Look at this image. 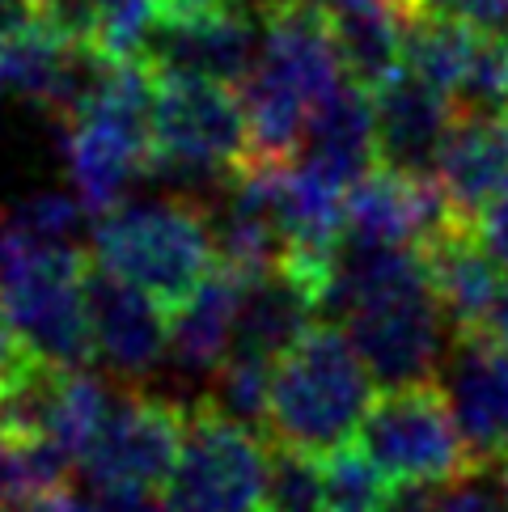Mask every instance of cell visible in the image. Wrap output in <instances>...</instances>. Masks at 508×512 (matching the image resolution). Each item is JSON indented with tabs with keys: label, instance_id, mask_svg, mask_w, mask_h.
Returning <instances> with one entry per match:
<instances>
[{
	"label": "cell",
	"instance_id": "1",
	"mask_svg": "<svg viewBox=\"0 0 508 512\" xmlns=\"http://www.w3.org/2000/svg\"><path fill=\"white\" fill-rule=\"evenodd\" d=\"M322 318L348 331L377 386H424L445 360V309L424 254L343 237L322 288Z\"/></svg>",
	"mask_w": 508,
	"mask_h": 512
},
{
	"label": "cell",
	"instance_id": "2",
	"mask_svg": "<svg viewBox=\"0 0 508 512\" xmlns=\"http://www.w3.org/2000/svg\"><path fill=\"white\" fill-rule=\"evenodd\" d=\"M259 60L242 81L250 166H288L301 153L314 106L348 81L335 26L318 0H259Z\"/></svg>",
	"mask_w": 508,
	"mask_h": 512
},
{
	"label": "cell",
	"instance_id": "3",
	"mask_svg": "<svg viewBox=\"0 0 508 512\" xmlns=\"http://www.w3.org/2000/svg\"><path fill=\"white\" fill-rule=\"evenodd\" d=\"M373 398V373L365 369L348 331L335 322H318L276 364L267 436L276 445L326 457L356 441Z\"/></svg>",
	"mask_w": 508,
	"mask_h": 512
},
{
	"label": "cell",
	"instance_id": "4",
	"mask_svg": "<svg viewBox=\"0 0 508 512\" xmlns=\"http://www.w3.org/2000/svg\"><path fill=\"white\" fill-rule=\"evenodd\" d=\"M89 250L94 263L132 280L166 309L183 305L216 267L208 208L183 195L123 199L119 208L94 216Z\"/></svg>",
	"mask_w": 508,
	"mask_h": 512
},
{
	"label": "cell",
	"instance_id": "5",
	"mask_svg": "<svg viewBox=\"0 0 508 512\" xmlns=\"http://www.w3.org/2000/svg\"><path fill=\"white\" fill-rule=\"evenodd\" d=\"M153 94L157 72L144 60H115L111 77L85 111L64 123V161L81 204L102 216L123 204L153 161Z\"/></svg>",
	"mask_w": 508,
	"mask_h": 512
},
{
	"label": "cell",
	"instance_id": "6",
	"mask_svg": "<svg viewBox=\"0 0 508 512\" xmlns=\"http://www.w3.org/2000/svg\"><path fill=\"white\" fill-rule=\"evenodd\" d=\"M250 166V123L242 94L221 81L157 77L149 178L187 182L191 191L225 182Z\"/></svg>",
	"mask_w": 508,
	"mask_h": 512
},
{
	"label": "cell",
	"instance_id": "7",
	"mask_svg": "<svg viewBox=\"0 0 508 512\" xmlns=\"http://www.w3.org/2000/svg\"><path fill=\"white\" fill-rule=\"evenodd\" d=\"M85 263L81 250H30L13 242V259L0 271V314L34 360L56 369H85L94 360Z\"/></svg>",
	"mask_w": 508,
	"mask_h": 512
},
{
	"label": "cell",
	"instance_id": "8",
	"mask_svg": "<svg viewBox=\"0 0 508 512\" xmlns=\"http://www.w3.org/2000/svg\"><path fill=\"white\" fill-rule=\"evenodd\" d=\"M352 445L390 483H453L479 470L437 381L381 390Z\"/></svg>",
	"mask_w": 508,
	"mask_h": 512
},
{
	"label": "cell",
	"instance_id": "9",
	"mask_svg": "<svg viewBox=\"0 0 508 512\" xmlns=\"http://www.w3.org/2000/svg\"><path fill=\"white\" fill-rule=\"evenodd\" d=\"M267 453L259 432L233 424L208 398L187 407L183 453H178L170 500L195 512H259Z\"/></svg>",
	"mask_w": 508,
	"mask_h": 512
},
{
	"label": "cell",
	"instance_id": "10",
	"mask_svg": "<svg viewBox=\"0 0 508 512\" xmlns=\"http://www.w3.org/2000/svg\"><path fill=\"white\" fill-rule=\"evenodd\" d=\"M187 407L161 394L119 390L98 436L89 441L81 470L89 487H170L178 453H183Z\"/></svg>",
	"mask_w": 508,
	"mask_h": 512
},
{
	"label": "cell",
	"instance_id": "11",
	"mask_svg": "<svg viewBox=\"0 0 508 512\" xmlns=\"http://www.w3.org/2000/svg\"><path fill=\"white\" fill-rule=\"evenodd\" d=\"M85 314L94 356L111 377L140 381L170 360V309L102 263H85Z\"/></svg>",
	"mask_w": 508,
	"mask_h": 512
},
{
	"label": "cell",
	"instance_id": "12",
	"mask_svg": "<svg viewBox=\"0 0 508 512\" xmlns=\"http://www.w3.org/2000/svg\"><path fill=\"white\" fill-rule=\"evenodd\" d=\"M445 398L458 419V432L475 457V466H492L508 457V352L479 331L453 335L445 356Z\"/></svg>",
	"mask_w": 508,
	"mask_h": 512
},
{
	"label": "cell",
	"instance_id": "13",
	"mask_svg": "<svg viewBox=\"0 0 508 512\" xmlns=\"http://www.w3.org/2000/svg\"><path fill=\"white\" fill-rule=\"evenodd\" d=\"M462 221L445 199L437 178L398 174L386 166H373L365 178L348 187V225L343 237L373 246H411L420 250L432 233Z\"/></svg>",
	"mask_w": 508,
	"mask_h": 512
},
{
	"label": "cell",
	"instance_id": "14",
	"mask_svg": "<svg viewBox=\"0 0 508 512\" xmlns=\"http://www.w3.org/2000/svg\"><path fill=\"white\" fill-rule=\"evenodd\" d=\"M373 119H377V166L432 178L445 153V140L458 123L453 102L437 85L415 77L411 68H398L390 81L373 89Z\"/></svg>",
	"mask_w": 508,
	"mask_h": 512
},
{
	"label": "cell",
	"instance_id": "15",
	"mask_svg": "<svg viewBox=\"0 0 508 512\" xmlns=\"http://www.w3.org/2000/svg\"><path fill=\"white\" fill-rule=\"evenodd\" d=\"M318 314H322V280L314 271L288 259L254 271L242 288L233 352L280 364V356H288L318 326Z\"/></svg>",
	"mask_w": 508,
	"mask_h": 512
},
{
	"label": "cell",
	"instance_id": "16",
	"mask_svg": "<svg viewBox=\"0 0 508 512\" xmlns=\"http://www.w3.org/2000/svg\"><path fill=\"white\" fill-rule=\"evenodd\" d=\"M428 280L453 326V335H479L492 326L500 301L508 297L504 267L483 250L470 221H453L420 246Z\"/></svg>",
	"mask_w": 508,
	"mask_h": 512
},
{
	"label": "cell",
	"instance_id": "17",
	"mask_svg": "<svg viewBox=\"0 0 508 512\" xmlns=\"http://www.w3.org/2000/svg\"><path fill=\"white\" fill-rule=\"evenodd\" d=\"M297 161L310 166L314 174L331 178L343 191L356 178H365L377 166V119L369 89L343 81L335 94H326L310 115Z\"/></svg>",
	"mask_w": 508,
	"mask_h": 512
},
{
	"label": "cell",
	"instance_id": "18",
	"mask_svg": "<svg viewBox=\"0 0 508 512\" xmlns=\"http://www.w3.org/2000/svg\"><path fill=\"white\" fill-rule=\"evenodd\" d=\"M432 178L453 212L475 225L479 212L508 191V115H458Z\"/></svg>",
	"mask_w": 508,
	"mask_h": 512
},
{
	"label": "cell",
	"instance_id": "19",
	"mask_svg": "<svg viewBox=\"0 0 508 512\" xmlns=\"http://www.w3.org/2000/svg\"><path fill=\"white\" fill-rule=\"evenodd\" d=\"M246 276L216 263L183 305L170 309V364L212 377L233 352Z\"/></svg>",
	"mask_w": 508,
	"mask_h": 512
},
{
	"label": "cell",
	"instance_id": "20",
	"mask_svg": "<svg viewBox=\"0 0 508 512\" xmlns=\"http://www.w3.org/2000/svg\"><path fill=\"white\" fill-rule=\"evenodd\" d=\"M335 26V47L348 81L360 89H373L390 81L403 68V26L407 13L394 5H369V9H339L331 13Z\"/></svg>",
	"mask_w": 508,
	"mask_h": 512
},
{
	"label": "cell",
	"instance_id": "21",
	"mask_svg": "<svg viewBox=\"0 0 508 512\" xmlns=\"http://www.w3.org/2000/svg\"><path fill=\"white\" fill-rule=\"evenodd\" d=\"M153 9L157 0H43V22L115 60H140Z\"/></svg>",
	"mask_w": 508,
	"mask_h": 512
},
{
	"label": "cell",
	"instance_id": "22",
	"mask_svg": "<svg viewBox=\"0 0 508 512\" xmlns=\"http://www.w3.org/2000/svg\"><path fill=\"white\" fill-rule=\"evenodd\" d=\"M85 204L64 191H34L5 208V221L17 246L30 250H81V237L94 229L85 225Z\"/></svg>",
	"mask_w": 508,
	"mask_h": 512
},
{
	"label": "cell",
	"instance_id": "23",
	"mask_svg": "<svg viewBox=\"0 0 508 512\" xmlns=\"http://www.w3.org/2000/svg\"><path fill=\"white\" fill-rule=\"evenodd\" d=\"M271 377L276 364H267L259 356L229 352L225 364L212 373L208 402L233 424H246L254 432H267V407H271Z\"/></svg>",
	"mask_w": 508,
	"mask_h": 512
},
{
	"label": "cell",
	"instance_id": "24",
	"mask_svg": "<svg viewBox=\"0 0 508 512\" xmlns=\"http://www.w3.org/2000/svg\"><path fill=\"white\" fill-rule=\"evenodd\" d=\"M259 512H331L326 504L322 457L288 445H271Z\"/></svg>",
	"mask_w": 508,
	"mask_h": 512
},
{
	"label": "cell",
	"instance_id": "25",
	"mask_svg": "<svg viewBox=\"0 0 508 512\" xmlns=\"http://www.w3.org/2000/svg\"><path fill=\"white\" fill-rule=\"evenodd\" d=\"M322 474H326V504H331V512H381L394 491V483L356 445L326 453Z\"/></svg>",
	"mask_w": 508,
	"mask_h": 512
},
{
	"label": "cell",
	"instance_id": "26",
	"mask_svg": "<svg viewBox=\"0 0 508 512\" xmlns=\"http://www.w3.org/2000/svg\"><path fill=\"white\" fill-rule=\"evenodd\" d=\"M407 13H437V17H458V22L504 34L508 30V0H411Z\"/></svg>",
	"mask_w": 508,
	"mask_h": 512
},
{
	"label": "cell",
	"instance_id": "27",
	"mask_svg": "<svg viewBox=\"0 0 508 512\" xmlns=\"http://www.w3.org/2000/svg\"><path fill=\"white\" fill-rule=\"evenodd\" d=\"M437 512H508V508H500V496L483 483V466H479V470L462 474V479L445 483Z\"/></svg>",
	"mask_w": 508,
	"mask_h": 512
},
{
	"label": "cell",
	"instance_id": "28",
	"mask_svg": "<svg viewBox=\"0 0 508 512\" xmlns=\"http://www.w3.org/2000/svg\"><path fill=\"white\" fill-rule=\"evenodd\" d=\"M475 233H479L483 250L492 254V259L504 267V276H508V191H504V195H496L492 204H487V208L479 212Z\"/></svg>",
	"mask_w": 508,
	"mask_h": 512
},
{
	"label": "cell",
	"instance_id": "29",
	"mask_svg": "<svg viewBox=\"0 0 508 512\" xmlns=\"http://www.w3.org/2000/svg\"><path fill=\"white\" fill-rule=\"evenodd\" d=\"M81 508L85 512H166L157 491H144V487H94V496Z\"/></svg>",
	"mask_w": 508,
	"mask_h": 512
},
{
	"label": "cell",
	"instance_id": "30",
	"mask_svg": "<svg viewBox=\"0 0 508 512\" xmlns=\"http://www.w3.org/2000/svg\"><path fill=\"white\" fill-rule=\"evenodd\" d=\"M0 512H85L68 491H43V496H26V500H13Z\"/></svg>",
	"mask_w": 508,
	"mask_h": 512
},
{
	"label": "cell",
	"instance_id": "31",
	"mask_svg": "<svg viewBox=\"0 0 508 512\" xmlns=\"http://www.w3.org/2000/svg\"><path fill=\"white\" fill-rule=\"evenodd\" d=\"M43 17V0H0V34H13Z\"/></svg>",
	"mask_w": 508,
	"mask_h": 512
},
{
	"label": "cell",
	"instance_id": "32",
	"mask_svg": "<svg viewBox=\"0 0 508 512\" xmlns=\"http://www.w3.org/2000/svg\"><path fill=\"white\" fill-rule=\"evenodd\" d=\"M318 5H322L326 13H339V9H369V5H394V9L407 13L411 0H318Z\"/></svg>",
	"mask_w": 508,
	"mask_h": 512
},
{
	"label": "cell",
	"instance_id": "33",
	"mask_svg": "<svg viewBox=\"0 0 508 512\" xmlns=\"http://www.w3.org/2000/svg\"><path fill=\"white\" fill-rule=\"evenodd\" d=\"M487 335H492L504 352H508V297L500 301V309H496V318H492V326H487Z\"/></svg>",
	"mask_w": 508,
	"mask_h": 512
},
{
	"label": "cell",
	"instance_id": "34",
	"mask_svg": "<svg viewBox=\"0 0 508 512\" xmlns=\"http://www.w3.org/2000/svg\"><path fill=\"white\" fill-rule=\"evenodd\" d=\"M500 496H504V508H508V457H504V462H500Z\"/></svg>",
	"mask_w": 508,
	"mask_h": 512
},
{
	"label": "cell",
	"instance_id": "35",
	"mask_svg": "<svg viewBox=\"0 0 508 512\" xmlns=\"http://www.w3.org/2000/svg\"><path fill=\"white\" fill-rule=\"evenodd\" d=\"M166 512H195V508H183V504H174V500H170V504H166Z\"/></svg>",
	"mask_w": 508,
	"mask_h": 512
},
{
	"label": "cell",
	"instance_id": "36",
	"mask_svg": "<svg viewBox=\"0 0 508 512\" xmlns=\"http://www.w3.org/2000/svg\"><path fill=\"white\" fill-rule=\"evenodd\" d=\"M0 441H5V419H0Z\"/></svg>",
	"mask_w": 508,
	"mask_h": 512
},
{
	"label": "cell",
	"instance_id": "37",
	"mask_svg": "<svg viewBox=\"0 0 508 512\" xmlns=\"http://www.w3.org/2000/svg\"><path fill=\"white\" fill-rule=\"evenodd\" d=\"M504 43H508V30H504Z\"/></svg>",
	"mask_w": 508,
	"mask_h": 512
}]
</instances>
